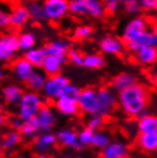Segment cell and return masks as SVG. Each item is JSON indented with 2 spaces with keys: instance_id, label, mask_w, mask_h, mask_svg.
Returning <instances> with one entry per match:
<instances>
[{
  "instance_id": "obj_1",
  "label": "cell",
  "mask_w": 157,
  "mask_h": 158,
  "mask_svg": "<svg viewBox=\"0 0 157 158\" xmlns=\"http://www.w3.org/2000/svg\"><path fill=\"white\" fill-rule=\"evenodd\" d=\"M150 89L140 83L134 84L118 93L117 104L129 117H138L151 103Z\"/></svg>"
},
{
  "instance_id": "obj_2",
  "label": "cell",
  "mask_w": 157,
  "mask_h": 158,
  "mask_svg": "<svg viewBox=\"0 0 157 158\" xmlns=\"http://www.w3.org/2000/svg\"><path fill=\"white\" fill-rule=\"evenodd\" d=\"M69 12L77 16L101 18L106 10L102 0H69Z\"/></svg>"
},
{
  "instance_id": "obj_3",
  "label": "cell",
  "mask_w": 157,
  "mask_h": 158,
  "mask_svg": "<svg viewBox=\"0 0 157 158\" xmlns=\"http://www.w3.org/2000/svg\"><path fill=\"white\" fill-rule=\"evenodd\" d=\"M43 105V98L38 93L32 91L23 93L17 104L18 116L23 121L35 117Z\"/></svg>"
},
{
  "instance_id": "obj_4",
  "label": "cell",
  "mask_w": 157,
  "mask_h": 158,
  "mask_svg": "<svg viewBox=\"0 0 157 158\" xmlns=\"http://www.w3.org/2000/svg\"><path fill=\"white\" fill-rule=\"evenodd\" d=\"M150 28L151 27L149 21L146 17L141 15L134 16L132 19H130V21L126 25L124 31H123L122 41L124 42L125 45L135 41Z\"/></svg>"
},
{
  "instance_id": "obj_5",
  "label": "cell",
  "mask_w": 157,
  "mask_h": 158,
  "mask_svg": "<svg viewBox=\"0 0 157 158\" xmlns=\"http://www.w3.org/2000/svg\"><path fill=\"white\" fill-rule=\"evenodd\" d=\"M97 91L98 114L102 117H108L114 111L117 104V96L109 87H101Z\"/></svg>"
},
{
  "instance_id": "obj_6",
  "label": "cell",
  "mask_w": 157,
  "mask_h": 158,
  "mask_svg": "<svg viewBox=\"0 0 157 158\" xmlns=\"http://www.w3.org/2000/svg\"><path fill=\"white\" fill-rule=\"evenodd\" d=\"M77 105L81 112L88 115L98 114L97 91L94 88H85L80 91L77 99Z\"/></svg>"
},
{
  "instance_id": "obj_7",
  "label": "cell",
  "mask_w": 157,
  "mask_h": 158,
  "mask_svg": "<svg viewBox=\"0 0 157 158\" xmlns=\"http://www.w3.org/2000/svg\"><path fill=\"white\" fill-rule=\"evenodd\" d=\"M69 83V79L60 73L52 76H48L42 89L43 94L48 100H56L61 95L63 89Z\"/></svg>"
},
{
  "instance_id": "obj_8",
  "label": "cell",
  "mask_w": 157,
  "mask_h": 158,
  "mask_svg": "<svg viewBox=\"0 0 157 158\" xmlns=\"http://www.w3.org/2000/svg\"><path fill=\"white\" fill-rule=\"evenodd\" d=\"M43 8L46 19L57 22L69 13V0H44Z\"/></svg>"
},
{
  "instance_id": "obj_9",
  "label": "cell",
  "mask_w": 157,
  "mask_h": 158,
  "mask_svg": "<svg viewBox=\"0 0 157 158\" xmlns=\"http://www.w3.org/2000/svg\"><path fill=\"white\" fill-rule=\"evenodd\" d=\"M18 51V35L16 33L10 32L0 36V61L12 60Z\"/></svg>"
},
{
  "instance_id": "obj_10",
  "label": "cell",
  "mask_w": 157,
  "mask_h": 158,
  "mask_svg": "<svg viewBox=\"0 0 157 158\" xmlns=\"http://www.w3.org/2000/svg\"><path fill=\"white\" fill-rule=\"evenodd\" d=\"M157 45V33L156 31L150 28L149 30L146 31L143 35L137 38L135 41L131 43L126 44L125 48L130 51V52H135L137 50L143 48V47H156Z\"/></svg>"
},
{
  "instance_id": "obj_11",
  "label": "cell",
  "mask_w": 157,
  "mask_h": 158,
  "mask_svg": "<svg viewBox=\"0 0 157 158\" xmlns=\"http://www.w3.org/2000/svg\"><path fill=\"white\" fill-rule=\"evenodd\" d=\"M129 147L121 141L109 142L100 153V158H127L129 155Z\"/></svg>"
},
{
  "instance_id": "obj_12",
  "label": "cell",
  "mask_w": 157,
  "mask_h": 158,
  "mask_svg": "<svg viewBox=\"0 0 157 158\" xmlns=\"http://www.w3.org/2000/svg\"><path fill=\"white\" fill-rule=\"evenodd\" d=\"M99 48L104 53L116 55L122 53L125 50V44L122 39L116 36L107 35L99 41Z\"/></svg>"
},
{
  "instance_id": "obj_13",
  "label": "cell",
  "mask_w": 157,
  "mask_h": 158,
  "mask_svg": "<svg viewBox=\"0 0 157 158\" xmlns=\"http://www.w3.org/2000/svg\"><path fill=\"white\" fill-rule=\"evenodd\" d=\"M136 83H138V79L135 74L131 73H121L111 79L110 89L114 92L119 93Z\"/></svg>"
},
{
  "instance_id": "obj_14",
  "label": "cell",
  "mask_w": 157,
  "mask_h": 158,
  "mask_svg": "<svg viewBox=\"0 0 157 158\" xmlns=\"http://www.w3.org/2000/svg\"><path fill=\"white\" fill-rule=\"evenodd\" d=\"M66 62L67 57H56V56L47 54L42 63L41 68L45 74L48 76H52L59 74L61 73L62 66Z\"/></svg>"
},
{
  "instance_id": "obj_15",
  "label": "cell",
  "mask_w": 157,
  "mask_h": 158,
  "mask_svg": "<svg viewBox=\"0 0 157 158\" xmlns=\"http://www.w3.org/2000/svg\"><path fill=\"white\" fill-rule=\"evenodd\" d=\"M57 142L65 147H70L76 151H81L84 146L78 141L77 132L71 129H63L59 131L56 134Z\"/></svg>"
},
{
  "instance_id": "obj_16",
  "label": "cell",
  "mask_w": 157,
  "mask_h": 158,
  "mask_svg": "<svg viewBox=\"0 0 157 158\" xmlns=\"http://www.w3.org/2000/svg\"><path fill=\"white\" fill-rule=\"evenodd\" d=\"M12 69L18 80L22 82H26L28 78L31 76V74L33 73V71L35 70V68L23 57L14 61L12 65Z\"/></svg>"
},
{
  "instance_id": "obj_17",
  "label": "cell",
  "mask_w": 157,
  "mask_h": 158,
  "mask_svg": "<svg viewBox=\"0 0 157 158\" xmlns=\"http://www.w3.org/2000/svg\"><path fill=\"white\" fill-rule=\"evenodd\" d=\"M133 58L138 64L144 66H150L157 60V50L156 47H143L133 52Z\"/></svg>"
},
{
  "instance_id": "obj_18",
  "label": "cell",
  "mask_w": 157,
  "mask_h": 158,
  "mask_svg": "<svg viewBox=\"0 0 157 158\" xmlns=\"http://www.w3.org/2000/svg\"><path fill=\"white\" fill-rule=\"evenodd\" d=\"M55 108L60 114L67 116H73L79 114V108L77 105V101L59 96L56 100H54Z\"/></svg>"
},
{
  "instance_id": "obj_19",
  "label": "cell",
  "mask_w": 157,
  "mask_h": 158,
  "mask_svg": "<svg viewBox=\"0 0 157 158\" xmlns=\"http://www.w3.org/2000/svg\"><path fill=\"white\" fill-rule=\"evenodd\" d=\"M36 117L40 124V129L43 131H50L55 124V115L52 110L45 104L40 108Z\"/></svg>"
},
{
  "instance_id": "obj_20",
  "label": "cell",
  "mask_w": 157,
  "mask_h": 158,
  "mask_svg": "<svg viewBox=\"0 0 157 158\" xmlns=\"http://www.w3.org/2000/svg\"><path fill=\"white\" fill-rule=\"evenodd\" d=\"M29 14L26 6L17 5L13 8L12 12L9 14L10 25L14 28H20L24 26L29 21Z\"/></svg>"
},
{
  "instance_id": "obj_21",
  "label": "cell",
  "mask_w": 157,
  "mask_h": 158,
  "mask_svg": "<svg viewBox=\"0 0 157 158\" xmlns=\"http://www.w3.org/2000/svg\"><path fill=\"white\" fill-rule=\"evenodd\" d=\"M138 130L140 133L157 132V118L154 115L149 114L147 110L138 116Z\"/></svg>"
},
{
  "instance_id": "obj_22",
  "label": "cell",
  "mask_w": 157,
  "mask_h": 158,
  "mask_svg": "<svg viewBox=\"0 0 157 158\" xmlns=\"http://www.w3.org/2000/svg\"><path fill=\"white\" fill-rule=\"evenodd\" d=\"M44 49L48 55L67 57V52L70 50V43L65 39H58L51 42Z\"/></svg>"
},
{
  "instance_id": "obj_23",
  "label": "cell",
  "mask_w": 157,
  "mask_h": 158,
  "mask_svg": "<svg viewBox=\"0 0 157 158\" xmlns=\"http://www.w3.org/2000/svg\"><path fill=\"white\" fill-rule=\"evenodd\" d=\"M136 145L145 152H155L157 149V132L139 133L136 138Z\"/></svg>"
},
{
  "instance_id": "obj_24",
  "label": "cell",
  "mask_w": 157,
  "mask_h": 158,
  "mask_svg": "<svg viewBox=\"0 0 157 158\" xmlns=\"http://www.w3.org/2000/svg\"><path fill=\"white\" fill-rule=\"evenodd\" d=\"M57 143L56 135L50 132H46L37 136L33 142V147L38 153H45L51 147Z\"/></svg>"
},
{
  "instance_id": "obj_25",
  "label": "cell",
  "mask_w": 157,
  "mask_h": 158,
  "mask_svg": "<svg viewBox=\"0 0 157 158\" xmlns=\"http://www.w3.org/2000/svg\"><path fill=\"white\" fill-rule=\"evenodd\" d=\"M2 94L7 105H17L23 91L17 85H8L3 89Z\"/></svg>"
},
{
  "instance_id": "obj_26",
  "label": "cell",
  "mask_w": 157,
  "mask_h": 158,
  "mask_svg": "<svg viewBox=\"0 0 157 158\" xmlns=\"http://www.w3.org/2000/svg\"><path fill=\"white\" fill-rule=\"evenodd\" d=\"M26 8L28 10L30 19H31L33 22L39 23V22L44 21L46 19L43 4L40 1H37V0H31V1H30L27 4Z\"/></svg>"
},
{
  "instance_id": "obj_27",
  "label": "cell",
  "mask_w": 157,
  "mask_h": 158,
  "mask_svg": "<svg viewBox=\"0 0 157 158\" xmlns=\"http://www.w3.org/2000/svg\"><path fill=\"white\" fill-rule=\"evenodd\" d=\"M39 131H41L40 124L37 117L35 116L29 120L23 121V124H22V126L19 130V132L21 134V136L31 138L33 136H35Z\"/></svg>"
},
{
  "instance_id": "obj_28",
  "label": "cell",
  "mask_w": 157,
  "mask_h": 158,
  "mask_svg": "<svg viewBox=\"0 0 157 158\" xmlns=\"http://www.w3.org/2000/svg\"><path fill=\"white\" fill-rule=\"evenodd\" d=\"M47 75L41 71H33L31 76L26 81L27 87L32 92H40L44 87V84L46 82Z\"/></svg>"
},
{
  "instance_id": "obj_29",
  "label": "cell",
  "mask_w": 157,
  "mask_h": 158,
  "mask_svg": "<svg viewBox=\"0 0 157 158\" xmlns=\"http://www.w3.org/2000/svg\"><path fill=\"white\" fill-rule=\"evenodd\" d=\"M46 55L47 53L45 52L44 48H32L25 52L24 58L29 61L35 68H41Z\"/></svg>"
},
{
  "instance_id": "obj_30",
  "label": "cell",
  "mask_w": 157,
  "mask_h": 158,
  "mask_svg": "<svg viewBox=\"0 0 157 158\" xmlns=\"http://www.w3.org/2000/svg\"><path fill=\"white\" fill-rule=\"evenodd\" d=\"M106 65L105 57L100 53H91L84 55L83 66H85L88 69H101Z\"/></svg>"
},
{
  "instance_id": "obj_31",
  "label": "cell",
  "mask_w": 157,
  "mask_h": 158,
  "mask_svg": "<svg viewBox=\"0 0 157 158\" xmlns=\"http://www.w3.org/2000/svg\"><path fill=\"white\" fill-rule=\"evenodd\" d=\"M36 43V36L33 32L25 31L22 32L20 35H18V45L19 50L27 52L32 48H35V45Z\"/></svg>"
},
{
  "instance_id": "obj_32",
  "label": "cell",
  "mask_w": 157,
  "mask_h": 158,
  "mask_svg": "<svg viewBox=\"0 0 157 158\" xmlns=\"http://www.w3.org/2000/svg\"><path fill=\"white\" fill-rule=\"evenodd\" d=\"M109 142L110 138L108 133L101 131H95L93 133V137L89 146H93L98 149H104Z\"/></svg>"
},
{
  "instance_id": "obj_33",
  "label": "cell",
  "mask_w": 157,
  "mask_h": 158,
  "mask_svg": "<svg viewBox=\"0 0 157 158\" xmlns=\"http://www.w3.org/2000/svg\"><path fill=\"white\" fill-rule=\"evenodd\" d=\"M21 141V134L17 131H12L8 132L5 137L2 139L3 149L5 150H10L14 148L16 145H18Z\"/></svg>"
},
{
  "instance_id": "obj_34",
  "label": "cell",
  "mask_w": 157,
  "mask_h": 158,
  "mask_svg": "<svg viewBox=\"0 0 157 158\" xmlns=\"http://www.w3.org/2000/svg\"><path fill=\"white\" fill-rule=\"evenodd\" d=\"M120 7L130 15H137L141 10L138 0H120Z\"/></svg>"
},
{
  "instance_id": "obj_35",
  "label": "cell",
  "mask_w": 157,
  "mask_h": 158,
  "mask_svg": "<svg viewBox=\"0 0 157 158\" xmlns=\"http://www.w3.org/2000/svg\"><path fill=\"white\" fill-rule=\"evenodd\" d=\"M93 32V29L89 25H80L74 29L73 37L78 40H83L91 37Z\"/></svg>"
},
{
  "instance_id": "obj_36",
  "label": "cell",
  "mask_w": 157,
  "mask_h": 158,
  "mask_svg": "<svg viewBox=\"0 0 157 158\" xmlns=\"http://www.w3.org/2000/svg\"><path fill=\"white\" fill-rule=\"evenodd\" d=\"M80 91H81V89L78 88L77 86L69 83L68 85H67L63 89V91H62L60 96H63V97H66V98H69V99L77 101L78 96H79V94H80Z\"/></svg>"
},
{
  "instance_id": "obj_37",
  "label": "cell",
  "mask_w": 157,
  "mask_h": 158,
  "mask_svg": "<svg viewBox=\"0 0 157 158\" xmlns=\"http://www.w3.org/2000/svg\"><path fill=\"white\" fill-rule=\"evenodd\" d=\"M67 60H69L75 66H83L84 55L81 52L75 49H70L67 52Z\"/></svg>"
},
{
  "instance_id": "obj_38",
  "label": "cell",
  "mask_w": 157,
  "mask_h": 158,
  "mask_svg": "<svg viewBox=\"0 0 157 158\" xmlns=\"http://www.w3.org/2000/svg\"><path fill=\"white\" fill-rule=\"evenodd\" d=\"M91 116L92 117L88 121L87 128L93 131H98L104 124V117H102L99 114H94V115H91Z\"/></svg>"
},
{
  "instance_id": "obj_39",
  "label": "cell",
  "mask_w": 157,
  "mask_h": 158,
  "mask_svg": "<svg viewBox=\"0 0 157 158\" xmlns=\"http://www.w3.org/2000/svg\"><path fill=\"white\" fill-rule=\"evenodd\" d=\"M93 131H91L89 129H88V128L83 129L80 132L77 133L78 141H79L80 144L83 146L89 145L91 140H92V137H93Z\"/></svg>"
},
{
  "instance_id": "obj_40",
  "label": "cell",
  "mask_w": 157,
  "mask_h": 158,
  "mask_svg": "<svg viewBox=\"0 0 157 158\" xmlns=\"http://www.w3.org/2000/svg\"><path fill=\"white\" fill-rule=\"evenodd\" d=\"M140 9L148 13H153L157 10V0H138Z\"/></svg>"
},
{
  "instance_id": "obj_41",
  "label": "cell",
  "mask_w": 157,
  "mask_h": 158,
  "mask_svg": "<svg viewBox=\"0 0 157 158\" xmlns=\"http://www.w3.org/2000/svg\"><path fill=\"white\" fill-rule=\"evenodd\" d=\"M107 13L113 15L115 14L120 8V0H102Z\"/></svg>"
},
{
  "instance_id": "obj_42",
  "label": "cell",
  "mask_w": 157,
  "mask_h": 158,
  "mask_svg": "<svg viewBox=\"0 0 157 158\" xmlns=\"http://www.w3.org/2000/svg\"><path fill=\"white\" fill-rule=\"evenodd\" d=\"M9 124L14 131H19L22 126V124H23V120H22L18 115L17 116L14 115V116H12L9 118Z\"/></svg>"
},
{
  "instance_id": "obj_43",
  "label": "cell",
  "mask_w": 157,
  "mask_h": 158,
  "mask_svg": "<svg viewBox=\"0 0 157 158\" xmlns=\"http://www.w3.org/2000/svg\"><path fill=\"white\" fill-rule=\"evenodd\" d=\"M9 25H10L9 14L5 12L4 10L0 9V28L8 27Z\"/></svg>"
},
{
  "instance_id": "obj_44",
  "label": "cell",
  "mask_w": 157,
  "mask_h": 158,
  "mask_svg": "<svg viewBox=\"0 0 157 158\" xmlns=\"http://www.w3.org/2000/svg\"><path fill=\"white\" fill-rule=\"evenodd\" d=\"M5 117L3 115V110H2V106L1 104H0V127L3 126L4 124H5Z\"/></svg>"
},
{
  "instance_id": "obj_45",
  "label": "cell",
  "mask_w": 157,
  "mask_h": 158,
  "mask_svg": "<svg viewBox=\"0 0 157 158\" xmlns=\"http://www.w3.org/2000/svg\"><path fill=\"white\" fill-rule=\"evenodd\" d=\"M35 158H50V156L47 155L46 153H38Z\"/></svg>"
},
{
  "instance_id": "obj_46",
  "label": "cell",
  "mask_w": 157,
  "mask_h": 158,
  "mask_svg": "<svg viewBox=\"0 0 157 158\" xmlns=\"http://www.w3.org/2000/svg\"><path fill=\"white\" fill-rule=\"evenodd\" d=\"M4 149H3V144H2V139L0 138V153L2 152V151H3Z\"/></svg>"
},
{
  "instance_id": "obj_47",
  "label": "cell",
  "mask_w": 157,
  "mask_h": 158,
  "mask_svg": "<svg viewBox=\"0 0 157 158\" xmlns=\"http://www.w3.org/2000/svg\"><path fill=\"white\" fill-rule=\"evenodd\" d=\"M3 76H4V73L2 71H0V79L3 78Z\"/></svg>"
},
{
  "instance_id": "obj_48",
  "label": "cell",
  "mask_w": 157,
  "mask_h": 158,
  "mask_svg": "<svg viewBox=\"0 0 157 158\" xmlns=\"http://www.w3.org/2000/svg\"><path fill=\"white\" fill-rule=\"evenodd\" d=\"M14 158H26V157L25 156H22V155H17V156H15Z\"/></svg>"
},
{
  "instance_id": "obj_49",
  "label": "cell",
  "mask_w": 157,
  "mask_h": 158,
  "mask_svg": "<svg viewBox=\"0 0 157 158\" xmlns=\"http://www.w3.org/2000/svg\"><path fill=\"white\" fill-rule=\"evenodd\" d=\"M61 158H71V157H67V156H64V157H61Z\"/></svg>"
},
{
  "instance_id": "obj_50",
  "label": "cell",
  "mask_w": 157,
  "mask_h": 158,
  "mask_svg": "<svg viewBox=\"0 0 157 158\" xmlns=\"http://www.w3.org/2000/svg\"><path fill=\"white\" fill-rule=\"evenodd\" d=\"M0 158H1V153H0Z\"/></svg>"
},
{
  "instance_id": "obj_51",
  "label": "cell",
  "mask_w": 157,
  "mask_h": 158,
  "mask_svg": "<svg viewBox=\"0 0 157 158\" xmlns=\"http://www.w3.org/2000/svg\"><path fill=\"white\" fill-rule=\"evenodd\" d=\"M37 1H41V0H37Z\"/></svg>"
}]
</instances>
